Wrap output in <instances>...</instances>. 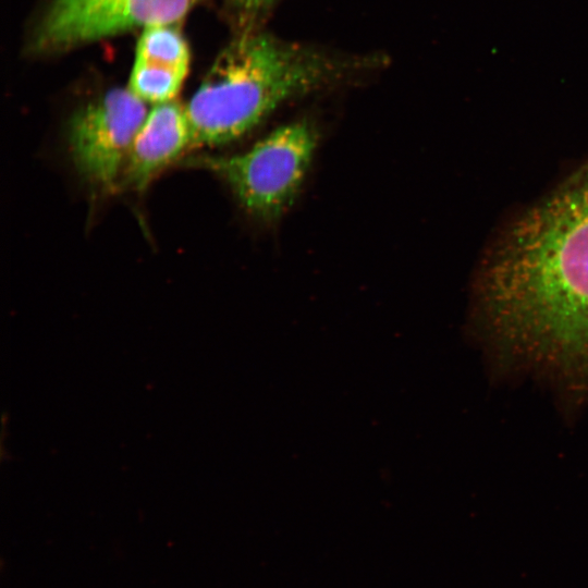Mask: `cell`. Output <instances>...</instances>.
Wrapping results in <instances>:
<instances>
[{
  "label": "cell",
  "instance_id": "1",
  "mask_svg": "<svg viewBox=\"0 0 588 588\" xmlns=\"http://www.w3.org/2000/svg\"><path fill=\"white\" fill-rule=\"evenodd\" d=\"M479 296L506 352L588 379V169L506 229L485 261Z\"/></svg>",
  "mask_w": 588,
  "mask_h": 588
},
{
  "label": "cell",
  "instance_id": "7",
  "mask_svg": "<svg viewBox=\"0 0 588 588\" xmlns=\"http://www.w3.org/2000/svg\"><path fill=\"white\" fill-rule=\"evenodd\" d=\"M191 52L175 24L144 28L138 39L128 88L145 102L173 100L189 69Z\"/></svg>",
  "mask_w": 588,
  "mask_h": 588
},
{
  "label": "cell",
  "instance_id": "6",
  "mask_svg": "<svg viewBox=\"0 0 588 588\" xmlns=\"http://www.w3.org/2000/svg\"><path fill=\"white\" fill-rule=\"evenodd\" d=\"M194 147L185 106L170 100L155 105L139 127L122 173L123 183L143 189L166 167Z\"/></svg>",
  "mask_w": 588,
  "mask_h": 588
},
{
  "label": "cell",
  "instance_id": "2",
  "mask_svg": "<svg viewBox=\"0 0 588 588\" xmlns=\"http://www.w3.org/2000/svg\"><path fill=\"white\" fill-rule=\"evenodd\" d=\"M382 61L241 29L185 106L194 147L235 142L286 101L375 70Z\"/></svg>",
  "mask_w": 588,
  "mask_h": 588
},
{
  "label": "cell",
  "instance_id": "8",
  "mask_svg": "<svg viewBox=\"0 0 588 588\" xmlns=\"http://www.w3.org/2000/svg\"><path fill=\"white\" fill-rule=\"evenodd\" d=\"M275 1L230 0L241 24V29L256 28V23L269 11Z\"/></svg>",
  "mask_w": 588,
  "mask_h": 588
},
{
  "label": "cell",
  "instance_id": "4",
  "mask_svg": "<svg viewBox=\"0 0 588 588\" xmlns=\"http://www.w3.org/2000/svg\"><path fill=\"white\" fill-rule=\"evenodd\" d=\"M148 113L131 89L114 88L77 109L68 127L71 158L93 187L110 192L120 180L133 140Z\"/></svg>",
  "mask_w": 588,
  "mask_h": 588
},
{
  "label": "cell",
  "instance_id": "5",
  "mask_svg": "<svg viewBox=\"0 0 588 588\" xmlns=\"http://www.w3.org/2000/svg\"><path fill=\"white\" fill-rule=\"evenodd\" d=\"M199 0H51L34 32L36 53H52L135 28L176 24Z\"/></svg>",
  "mask_w": 588,
  "mask_h": 588
},
{
  "label": "cell",
  "instance_id": "3",
  "mask_svg": "<svg viewBox=\"0 0 588 588\" xmlns=\"http://www.w3.org/2000/svg\"><path fill=\"white\" fill-rule=\"evenodd\" d=\"M317 143L314 124L299 120L274 128L242 152L206 156L196 163L217 174L249 216L271 223L293 205Z\"/></svg>",
  "mask_w": 588,
  "mask_h": 588
}]
</instances>
